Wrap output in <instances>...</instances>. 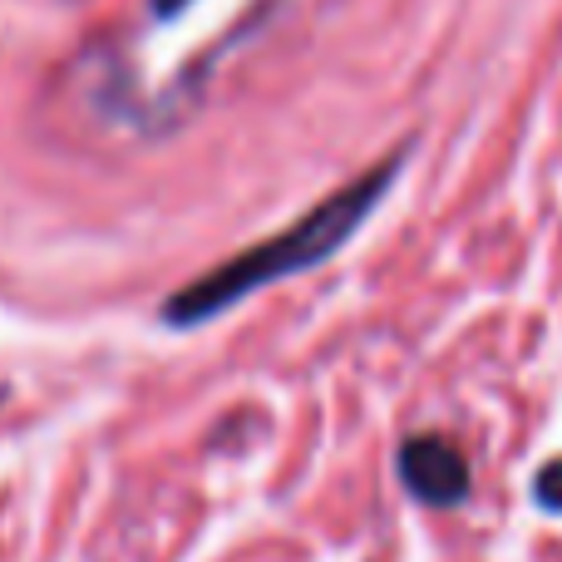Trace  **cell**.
<instances>
[{
    "instance_id": "277c9868",
    "label": "cell",
    "mask_w": 562,
    "mask_h": 562,
    "mask_svg": "<svg viewBox=\"0 0 562 562\" xmlns=\"http://www.w3.org/2000/svg\"><path fill=\"white\" fill-rule=\"evenodd\" d=\"M148 5H154V15H178V10H188V5H193V0H148Z\"/></svg>"
},
{
    "instance_id": "7a4b0ae2",
    "label": "cell",
    "mask_w": 562,
    "mask_h": 562,
    "mask_svg": "<svg viewBox=\"0 0 562 562\" xmlns=\"http://www.w3.org/2000/svg\"><path fill=\"white\" fill-rule=\"evenodd\" d=\"M400 479H405V488L419 498V504H435V508L459 504V498L469 494L464 454L439 435H419L400 449Z\"/></svg>"
},
{
    "instance_id": "3957f363",
    "label": "cell",
    "mask_w": 562,
    "mask_h": 562,
    "mask_svg": "<svg viewBox=\"0 0 562 562\" xmlns=\"http://www.w3.org/2000/svg\"><path fill=\"white\" fill-rule=\"evenodd\" d=\"M538 504L553 508V514H562V459L538 474Z\"/></svg>"
},
{
    "instance_id": "6da1fadb",
    "label": "cell",
    "mask_w": 562,
    "mask_h": 562,
    "mask_svg": "<svg viewBox=\"0 0 562 562\" xmlns=\"http://www.w3.org/2000/svg\"><path fill=\"white\" fill-rule=\"evenodd\" d=\"M395 173H400V154L385 158L380 168H370V173L356 178V183H346L340 193H330L326 203H316L306 217H296L291 227H281L277 237H267V243L237 252L233 262L213 267L207 277L188 281L183 291L168 296L164 321L168 326H198V321L223 316L227 306H237V301H247L252 291L272 286V281H281V277H296V272L321 267L330 252H340V247L360 233V223H366V217L375 213L380 198L390 193Z\"/></svg>"
}]
</instances>
